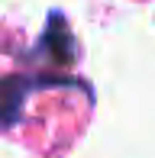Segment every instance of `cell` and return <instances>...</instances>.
<instances>
[{
  "instance_id": "cell-2",
  "label": "cell",
  "mask_w": 155,
  "mask_h": 158,
  "mask_svg": "<svg viewBox=\"0 0 155 158\" xmlns=\"http://www.w3.org/2000/svg\"><path fill=\"white\" fill-rule=\"evenodd\" d=\"M32 55H48L55 64H68L74 58V39H71V29H68L61 13H52V16H48L45 35H42V42H39V52H32Z\"/></svg>"
},
{
  "instance_id": "cell-1",
  "label": "cell",
  "mask_w": 155,
  "mask_h": 158,
  "mask_svg": "<svg viewBox=\"0 0 155 158\" xmlns=\"http://www.w3.org/2000/svg\"><path fill=\"white\" fill-rule=\"evenodd\" d=\"M36 87H78L74 77H26V74H10L0 81V126H10L23 113V100Z\"/></svg>"
}]
</instances>
